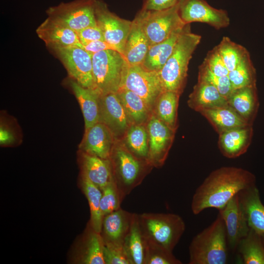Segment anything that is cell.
Masks as SVG:
<instances>
[{"instance_id":"1","label":"cell","mask_w":264,"mask_h":264,"mask_svg":"<svg viewBox=\"0 0 264 264\" xmlns=\"http://www.w3.org/2000/svg\"><path fill=\"white\" fill-rule=\"evenodd\" d=\"M256 185L251 172L235 167H222L212 171L197 188L191 208L194 215L206 209H222L241 191Z\"/></svg>"},{"instance_id":"2","label":"cell","mask_w":264,"mask_h":264,"mask_svg":"<svg viewBox=\"0 0 264 264\" xmlns=\"http://www.w3.org/2000/svg\"><path fill=\"white\" fill-rule=\"evenodd\" d=\"M201 39L200 35L191 32L190 24L181 34L171 55L158 72L163 91L182 94L186 84L189 62Z\"/></svg>"},{"instance_id":"3","label":"cell","mask_w":264,"mask_h":264,"mask_svg":"<svg viewBox=\"0 0 264 264\" xmlns=\"http://www.w3.org/2000/svg\"><path fill=\"white\" fill-rule=\"evenodd\" d=\"M228 245L223 220L219 213L215 220L197 234L189 247V264H225Z\"/></svg>"},{"instance_id":"4","label":"cell","mask_w":264,"mask_h":264,"mask_svg":"<svg viewBox=\"0 0 264 264\" xmlns=\"http://www.w3.org/2000/svg\"><path fill=\"white\" fill-rule=\"evenodd\" d=\"M110 159L114 180L122 201L141 183L153 168L148 161L133 154L122 140H116Z\"/></svg>"},{"instance_id":"5","label":"cell","mask_w":264,"mask_h":264,"mask_svg":"<svg viewBox=\"0 0 264 264\" xmlns=\"http://www.w3.org/2000/svg\"><path fill=\"white\" fill-rule=\"evenodd\" d=\"M139 222L147 241L173 251L185 230V224L178 215L144 213Z\"/></svg>"},{"instance_id":"6","label":"cell","mask_w":264,"mask_h":264,"mask_svg":"<svg viewBox=\"0 0 264 264\" xmlns=\"http://www.w3.org/2000/svg\"><path fill=\"white\" fill-rule=\"evenodd\" d=\"M95 89L101 94L116 93L121 88L129 66L122 54L106 50L92 55Z\"/></svg>"},{"instance_id":"7","label":"cell","mask_w":264,"mask_h":264,"mask_svg":"<svg viewBox=\"0 0 264 264\" xmlns=\"http://www.w3.org/2000/svg\"><path fill=\"white\" fill-rule=\"evenodd\" d=\"M96 0H74L51 6L46 11L48 18L75 32L96 25Z\"/></svg>"},{"instance_id":"8","label":"cell","mask_w":264,"mask_h":264,"mask_svg":"<svg viewBox=\"0 0 264 264\" xmlns=\"http://www.w3.org/2000/svg\"><path fill=\"white\" fill-rule=\"evenodd\" d=\"M178 3L161 10H140L150 46L163 41L176 30L186 24L179 16Z\"/></svg>"},{"instance_id":"9","label":"cell","mask_w":264,"mask_h":264,"mask_svg":"<svg viewBox=\"0 0 264 264\" xmlns=\"http://www.w3.org/2000/svg\"><path fill=\"white\" fill-rule=\"evenodd\" d=\"M52 49L63 63L70 78L84 88L95 89L91 54L78 45Z\"/></svg>"},{"instance_id":"10","label":"cell","mask_w":264,"mask_h":264,"mask_svg":"<svg viewBox=\"0 0 264 264\" xmlns=\"http://www.w3.org/2000/svg\"><path fill=\"white\" fill-rule=\"evenodd\" d=\"M120 88L138 95L151 111L157 97L163 91L158 72L148 70L141 65L129 66Z\"/></svg>"},{"instance_id":"11","label":"cell","mask_w":264,"mask_h":264,"mask_svg":"<svg viewBox=\"0 0 264 264\" xmlns=\"http://www.w3.org/2000/svg\"><path fill=\"white\" fill-rule=\"evenodd\" d=\"M178 13L186 24L205 23L217 30L227 27L230 22L226 10L213 7L205 0H180Z\"/></svg>"},{"instance_id":"12","label":"cell","mask_w":264,"mask_h":264,"mask_svg":"<svg viewBox=\"0 0 264 264\" xmlns=\"http://www.w3.org/2000/svg\"><path fill=\"white\" fill-rule=\"evenodd\" d=\"M95 16L96 25L101 29L105 41L122 54L132 21L121 18L111 12L102 0L96 1Z\"/></svg>"},{"instance_id":"13","label":"cell","mask_w":264,"mask_h":264,"mask_svg":"<svg viewBox=\"0 0 264 264\" xmlns=\"http://www.w3.org/2000/svg\"><path fill=\"white\" fill-rule=\"evenodd\" d=\"M146 126L149 140L147 161L153 167H161L167 159L176 132L153 114Z\"/></svg>"},{"instance_id":"14","label":"cell","mask_w":264,"mask_h":264,"mask_svg":"<svg viewBox=\"0 0 264 264\" xmlns=\"http://www.w3.org/2000/svg\"><path fill=\"white\" fill-rule=\"evenodd\" d=\"M219 211L224 223L228 247L235 251L250 230L240 203L239 194Z\"/></svg>"},{"instance_id":"15","label":"cell","mask_w":264,"mask_h":264,"mask_svg":"<svg viewBox=\"0 0 264 264\" xmlns=\"http://www.w3.org/2000/svg\"><path fill=\"white\" fill-rule=\"evenodd\" d=\"M99 121L110 129L117 140H122L131 126L116 93L100 95Z\"/></svg>"},{"instance_id":"16","label":"cell","mask_w":264,"mask_h":264,"mask_svg":"<svg viewBox=\"0 0 264 264\" xmlns=\"http://www.w3.org/2000/svg\"><path fill=\"white\" fill-rule=\"evenodd\" d=\"M117 139L104 123L98 121L85 130L78 150L104 159H110Z\"/></svg>"},{"instance_id":"17","label":"cell","mask_w":264,"mask_h":264,"mask_svg":"<svg viewBox=\"0 0 264 264\" xmlns=\"http://www.w3.org/2000/svg\"><path fill=\"white\" fill-rule=\"evenodd\" d=\"M149 46L144 29L142 13L139 10L132 21L122 54L129 66L141 65Z\"/></svg>"},{"instance_id":"18","label":"cell","mask_w":264,"mask_h":264,"mask_svg":"<svg viewBox=\"0 0 264 264\" xmlns=\"http://www.w3.org/2000/svg\"><path fill=\"white\" fill-rule=\"evenodd\" d=\"M133 213L121 208L103 217L100 233L104 245L123 246Z\"/></svg>"},{"instance_id":"19","label":"cell","mask_w":264,"mask_h":264,"mask_svg":"<svg viewBox=\"0 0 264 264\" xmlns=\"http://www.w3.org/2000/svg\"><path fill=\"white\" fill-rule=\"evenodd\" d=\"M77 159L80 174L101 190L114 179L110 159L102 158L78 150Z\"/></svg>"},{"instance_id":"20","label":"cell","mask_w":264,"mask_h":264,"mask_svg":"<svg viewBox=\"0 0 264 264\" xmlns=\"http://www.w3.org/2000/svg\"><path fill=\"white\" fill-rule=\"evenodd\" d=\"M80 239L72 262L80 264H105L104 243L100 233L95 231L88 223Z\"/></svg>"},{"instance_id":"21","label":"cell","mask_w":264,"mask_h":264,"mask_svg":"<svg viewBox=\"0 0 264 264\" xmlns=\"http://www.w3.org/2000/svg\"><path fill=\"white\" fill-rule=\"evenodd\" d=\"M253 135L252 125L230 130L219 134V149L228 158L239 157L246 152Z\"/></svg>"},{"instance_id":"22","label":"cell","mask_w":264,"mask_h":264,"mask_svg":"<svg viewBox=\"0 0 264 264\" xmlns=\"http://www.w3.org/2000/svg\"><path fill=\"white\" fill-rule=\"evenodd\" d=\"M36 33L51 49L72 45L82 47L75 31L48 17L37 28Z\"/></svg>"},{"instance_id":"23","label":"cell","mask_w":264,"mask_h":264,"mask_svg":"<svg viewBox=\"0 0 264 264\" xmlns=\"http://www.w3.org/2000/svg\"><path fill=\"white\" fill-rule=\"evenodd\" d=\"M67 85L80 106L86 130L99 121V99L101 94L95 89L84 88L70 78Z\"/></svg>"},{"instance_id":"24","label":"cell","mask_w":264,"mask_h":264,"mask_svg":"<svg viewBox=\"0 0 264 264\" xmlns=\"http://www.w3.org/2000/svg\"><path fill=\"white\" fill-rule=\"evenodd\" d=\"M227 101L231 108L248 124L253 125L259 106L256 86L234 89Z\"/></svg>"},{"instance_id":"25","label":"cell","mask_w":264,"mask_h":264,"mask_svg":"<svg viewBox=\"0 0 264 264\" xmlns=\"http://www.w3.org/2000/svg\"><path fill=\"white\" fill-rule=\"evenodd\" d=\"M239 197L249 228L264 234V205L256 185L241 191Z\"/></svg>"},{"instance_id":"26","label":"cell","mask_w":264,"mask_h":264,"mask_svg":"<svg viewBox=\"0 0 264 264\" xmlns=\"http://www.w3.org/2000/svg\"><path fill=\"white\" fill-rule=\"evenodd\" d=\"M187 104L191 109L199 113L204 110L228 105L227 99L216 87L206 81L198 79L189 96Z\"/></svg>"},{"instance_id":"27","label":"cell","mask_w":264,"mask_h":264,"mask_svg":"<svg viewBox=\"0 0 264 264\" xmlns=\"http://www.w3.org/2000/svg\"><path fill=\"white\" fill-rule=\"evenodd\" d=\"M190 24L178 28L163 41L150 46L141 65L149 70L160 71L173 53L179 37Z\"/></svg>"},{"instance_id":"28","label":"cell","mask_w":264,"mask_h":264,"mask_svg":"<svg viewBox=\"0 0 264 264\" xmlns=\"http://www.w3.org/2000/svg\"><path fill=\"white\" fill-rule=\"evenodd\" d=\"M147 240L141 228L138 214L133 213L132 223L123 243L131 264H144Z\"/></svg>"},{"instance_id":"29","label":"cell","mask_w":264,"mask_h":264,"mask_svg":"<svg viewBox=\"0 0 264 264\" xmlns=\"http://www.w3.org/2000/svg\"><path fill=\"white\" fill-rule=\"evenodd\" d=\"M219 134L235 128L251 125L228 105L200 112Z\"/></svg>"},{"instance_id":"30","label":"cell","mask_w":264,"mask_h":264,"mask_svg":"<svg viewBox=\"0 0 264 264\" xmlns=\"http://www.w3.org/2000/svg\"><path fill=\"white\" fill-rule=\"evenodd\" d=\"M132 125H146L152 111L145 101L132 91L120 88L116 92Z\"/></svg>"},{"instance_id":"31","label":"cell","mask_w":264,"mask_h":264,"mask_svg":"<svg viewBox=\"0 0 264 264\" xmlns=\"http://www.w3.org/2000/svg\"><path fill=\"white\" fill-rule=\"evenodd\" d=\"M180 94L172 91H163L154 103L152 114L176 132L178 124L177 109Z\"/></svg>"},{"instance_id":"32","label":"cell","mask_w":264,"mask_h":264,"mask_svg":"<svg viewBox=\"0 0 264 264\" xmlns=\"http://www.w3.org/2000/svg\"><path fill=\"white\" fill-rule=\"evenodd\" d=\"M79 184L88 201L90 214L88 223L95 231L100 233L103 218L100 210L102 191L81 174L79 177Z\"/></svg>"},{"instance_id":"33","label":"cell","mask_w":264,"mask_h":264,"mask_svg":"<svg viewBox=\"0 0 264 264\" xmlns=\"http://www.w3.org/2000/svg\"><path fill=\"white\" fill-rule=\"evenodd\" d=\"M238 250L244 264H264V244L262 235L250 228L239 243Z\"/></svg>"},{"instance_id":"34","label":"cell","mask_w":264,"mask_h":264,"mask_svg":"<svg viewBox=\"0 0 264 264\" xmlns=\"http://www.w3.org/2000/svg\"><path fill=\"white\" fill-rule=\"evenodd\" d=\"M122 140L136 157L147 161L149 140L146 125H132Z\"/></svg>"},{"instance_id":"35","label":"cell","mask_w":264,"mask_h":264,"mask_svg":"<svg viewBox=\"0 0 264 264\" xmlns=\"http://www.w3.org/2000/svg\"><path fill=\"white\" fill-rule=\"evenodd\" d=\"M228 76L234 89L256 86V71L249 53L235 69L229 72Z\"/></svg>"},{"instance_id":"36","label":"cell","mask_w":264,"mask_h":264,"mask_svg":"<svg viewBox=\"0 0 264 264\" xmlns=\"http://www.w3.org/2000/svg\"><path fill=\"white\" fill-rule=\"evenodd\" d=\"M216 47L229 71L235 69L249 53L243 46L227 36L223 37Z\"/></svg>"},{"instance_id":"37","label":"cell","mask_w":264,"mask_h":264,"mask_svg":"<svg viewBox=\"0 0 264 264\" xmlns=\"http://www.w3.org/2000/svg\"><path fill=\"white\" fill-rule=\"evenodd\" d=\"M22 130L17 121L3 111L0 113V145L2 147L20 145L22 139Z\"/></svg>"},{"instance_id":"38","label":"cell","mask_w":264,"mask_h":264,"mask_svg":"<svg viewBox=\"0 0 264 264\" xmlns=\"http://www.w3.org/2000/svg\"><path fill=\"white\" fill-rule=\"evenodd\" d=\"M173 251L147 241L144 264H181Z\"/></svg>"},{"instance_id":"39","label":"cell","mask_w":264,"mask_h":264,"mask_svg":"<svg viewBox=\"0 0 264 264\" xmlns=\"http://www.w3.org/2000/svg\"><path fill=\"white\" fill-rule=\"evenodd\" d=\"M198 79L206 81L213 85L226 99L234 90L228 75L219 76L214 74L203 62L198 67Z\"/></svg>"},{"instance_id":"40","label":"cell","mask_w":264,"mask_h":264,"mask_svg":"<svg viewBox=\"0 0 264 264\" xmlns=\"http://www.w3.org/2000/svg\"><path fill=\"white\" fill-rule=\"evenodd\" d=\"M101 191L100 210L104 217L120 209L122 200L114 179Z\"/></svg>"},{"instance_id":"41","label":"cell","mask_w":264,"mask_h":264,"mask_svg":"<svg viewBox=\"0 0 264 264\" xmlns=\"http://www.w3.org/2000/svg\"><path fill=\"white\" fill-rule=\"evenodd\" d=\"M203 62L214 74L219 76H225L228 75L229 71L216 46L207 52Z\"/></svg>"},{"instance_id":"42","label":"cell","mask_w":264,"mask_h":264,"mask_svg":"<svg viewBox=\"0 0 264 264\" xmlns=\"http://www.w3.org/2000/svg\"><path fill=\"white\" fill-rule=\"evenodd\" d=\"M103 255L105 264H131L123 246L104 244Z\"/></svg>"},{"instance_id":"43","label":"cell","mask_w":264,"mask_h":264,"mask_svg":"<svg viewBox=\"0 0 264 264\" xmlns=\"http://www.w3.org/2000/svg\"><path fill=\"white\" fill-rule=\"evenodd\" d=\"M76 32L80 42H90L98 40L105 41L102 32L97 25L86 27Z\"/></svg>"},{"instance_id":"44","label":"cell","mask_w":264,"mask_h":264,"mask_svg":"<svg viewBox=\"0 0 264 264\" xmlns=\"http://www.w3.org/2000/svg\"><path fill=\"white\" fill-rule=\"evenodd\" d=\"M180 0H143L141 9L145 10H161L177 4Z\"/></svg>"},{"instance_id":"45","label":"cell","mask_w":264,"mask_h":264,"mask_svg":"<svg viewBox=\"0 0 264 264\" xmlns=\"http://www.w3.org/2000/svg\"><path fill=\"white\" fill-rule=\"evenodd\" d=\"M80 43L82 47L91 55L106 50L110 49L119 51L116 48L105 41H80Z\"/></svg>"},{"instance_id":"46","label":"cell","mask_w":264,"mask_h":264,"mask_svg":"<svg viewBox=\"0 0 264 264\" xmlns=\"http://www.w3.org/2000/svg\"><path fill=\"white\" fill-rule=\"evenodd\" d=\"M262 238L263 243L264 244V234L262 235Z\"/></svg>"}]
</instances>
